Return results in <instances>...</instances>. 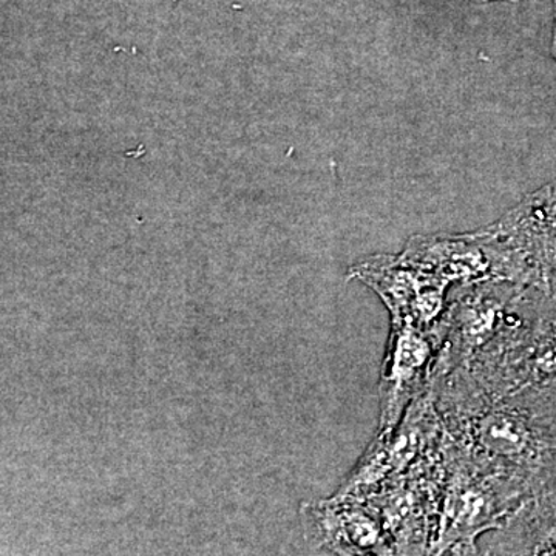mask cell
<instances>
[{
	"label": "cell",
	"instance_id": "obj_1",
	"mask_svg": "<svg viewBox=\"0 0 556 556\" xmlns=\"http://www.w3.org/2000/svg\"><path fill=\"white\" fill-rule=\"evenodd\" d=\"M430 391L445 434L471 459L526 497L555 489V404L486 393L464 367L434 369Z\"/></svg>",
	"mask_w": 556,
	"mask_h": 556
},
{
	"label": "cell",
	"instance_id": "obj_2",
	"mask_svg": "<svg viewBox=\"0 0 556 556\" xmlns=\"http://www.w3.org/2000/svg\"><path fill=\"white\" fill-rule=\"evenodd\" d=\"M464 368L486 393L556 405V294L527 287L510 324Z\"/></svg>",
	"mask_w": 556,
	"mask_h": 556
},
{
	"label": "cell",
	"instance_id": "obj_3",
	"mask_svg": "<svg viewBox=\"0 0 556 556\" xmlns=\"http://www.w3.org/2000/svg\"><path fill=\"white\" fill-rule=\"evenodd\" d=\"M441 521L431 555H477L478 541L503 526L526 500L521 492L471 459L445 434Z\"/></svg>",
	"mask_w": 556,
	"mask_h": 556
},
{
	"label": "cell",
	"instance_id": "obj_4",
	"mask_svg": "<svg viewBox=\"0 0 556 556\" xmlns=\"http://www.w3.org/2000/svg\"><path fill=\"white\" fill-rule=\"evenodd\" d=\"M525 285L485 280L450 289L447 306L433 331L439 342L437 371L467 367L517 314Z\"/></svg>",
	"mask_w": 556,
	"mask_h": 556
},
{
	"label": "cell",
	"instance_id": "obj_5",
	"mask_svg": "<svg viewBox=\"0 0 556 556\" xmlns=\"http://www.w3.org/2000/svg\"><path fill=\"white\" fill-rule=\"evenodd\" d=\"M444 437L430 388L391 431H378L334 496L368 501L407 475Z\"/></svg>",
	"mask_w": 556,
	"mask_h": 556
},
{
	"label": "cell",
	"instance_id": "obj_6",
	"mask_svg": "<svg viewBox=\"0 0 556 556\" xmlns=\"http://www.w3.org/2000/svg\"><path fill=\"white\" fill-rule=\"evenodd\" d=\"M401 255L450 288L485 280L522 285L517 262L489 226L473 232L413 236Z\"/></svg>",
	"mask_w": 556,
	"mask_h": 556
},
{
	"label": "cell",
	"instance_id": "obj_7",
	"mask_svg": "<svg viewBox=\"0 0 556 556\" xmlns=\"http://www.w3.org/2000/svg\"><path fill=\"white\" fill-rule=\"evenodd\" d=\"M346 277L379 295L390 313V321H409L430 331L441 320L452 289L401 254H375L358 260L350 266Z\"/></svg>",
	"mask_w": 556,
	"mask_h": 556
},
{
	"label": "cell",
	"instance_id": "obj_8",
	"mask_svg": "<svg viewBox=\"0 0 556 556\" xmlns=\"http://www.w3.org/2000/svg\"><path fill=\"white\" fill-rule=\"evenodd\" d=\"M489 228L506 244L522 285L556 289V179L525 197Z\"/></svg>",
	"mask_w": 556,
	"mask_h": 556
},
{
	"label": "cell",
	"instance_id": "obj_9",
	"mask_svg": "<svg viewBox=\"0 0 556 556\" xmlns=\"http://www.w3.org/2000/svg\"><path fill=\"white\" fill-rule=\"evenodd\" d=\"M438 354L434 331L409 321H390L379 382L378 431L396 428L409 405L430 388Z\"/></svg>",
	"mask_w": 556,
	"mask_h": 556
},
{
	"label": "cell",
	"instance_id": "obj_10",
	"mask_svg": "<svg viewBox=\"0 0 556 556\" xmlns=\"http://www.w3.org/2000/svg\"><path fill=\"white\" fill-rule=\"evenodd\" d=\"M306 533L331 555H393L376 508L365 501L332 495L303 506Z\"/></svg>",
	"mask_w": 556,
	"mask_h": 556
},
{
	"label": "cell",
	"instance_id": "obj_11",
	"mask_svg": "<svg viewBox=\"0 0 556 556\" xmlns=\"http://www.w3.org/2000/svg\"><path fill=\"white\" fill-rule=\"evenodd\" d=\"M479 541L482 555L556 556V489L526 500Z\"/></svg>",
	"mask_w": 556,
	"mask_h": 556
},
{
	"label": "cell",
	"instance_id": "obj_12",
	"mask_svg": "<svg viewBox=\"0 0 556 556\" xmlns=\"http://www.w3.org/2000/svg\"><path fill=\"white\" fill-rule=\"evenodd\" d=\"M552 54L556 62V0H555V17H554V36H552Z\"/></svg>",
	"mask_w": 556,
	"mask_h": 556
},
{
	"label": "cell",
	"instance_id": "obj_13",
	"mask_svg": "<svg viewBox=\"0 0 556 556\" xmlns=\"http://www.w3.org/2000/svg\"><path fill=\"white\" fill-rule=\"evenodd\" d=\"M552 294H556V289H555V291H554V292H552Z\"/></svg>",
	"mask_w": 556,
	"mask_h": 556
},
{
	"label": "cell",
	"instance_id": "obj_14",
	"mask_svg": "<svg viewBox=\"0 0 556 556\" xmlns=\"http://www.w3.org/2000/svg\"><path fill=\"white\" fill-rule=\"evenodd\" d=\"M555 489H556V486H555Z\"/></svg>",
	"mask_w": 556,
	"mask_h": 556
}]
</instances>
